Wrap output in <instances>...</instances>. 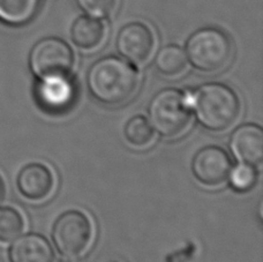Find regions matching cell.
I'll list each match as a JSON object with an SVG mask.
<instances>
[{
	"instance_id": "cell-1",
	"label": "cell",
	"mask_w": 263,
	"mask_h": 262,
	"mask_svg": "<svg viewBox=\"0 0 263 262\" xmlns=\"http://www.w3.org/2000/svg\"><path fill=\"white\" fill-rule=\"evenodd\" d=\"M139 83V73L133 65L115 55L98 59L87 76L89 91L95 100L107 106L129 102L138 91Z\"/></svg>"
},
{
	"instance_id": "cell-2",
	"label": "cell",
	"mask_w": 263,
	"mask_h": 262,
	"mask_svg": "<svg viewBox=\"0 0 263 262\" xmlns=\"http://www.w3.org/2000/svg\"><path fill=\"white\" fill-rule=\"evenodd\" d=\"M200 124L213 132H225L236 124L241 112L239 97L222 83H206L190 98Z\"/></svg>"
},
{
	"instance_id": "cell-3",
	"label": "cell",
	"mask_w": 263,
	"mask_h": 262,
	"mask_svg": "<svg viewBox=\"0 0 263 262\" xmlns=\"http://www.w3.org/2000/svg\"><path fill=\"white\" fill-rule=\"evenodd\" d=\"M185 53L196 69L205 73H217L227 68L231 62L233 45L223 30L206 27L190 37Z\"/></svg>"
},
{
	"instance_id": "cell-4",
	"label": "cell",
	"mask_w": 263,
	"mask_h": 262,
	"mask_svg": "<svg viewBox=\"0 0 263 262\" xmlns=\"http://www.w3.org/2000/svg\"><path fill=\"white\" fill-rule=\"evenodd\" d=\"M191 102L177 89H164L157 92L148 107L150 123L161 137H180L191 123Z\"/></svg>"
},
{
	"instance_id": "cell-5",
	"label": "cell",
	"mask_w": 263,
	"mask_h": 262,
	"mask_svg": "<svg viewBox=\"0 0 263 262\" xmlns=\"http://www.w3.org/2000/svg\"><path fill=\"white\" fill-rule=\"evenodd\" d=\"M92 239L93 228L90 219L79 210H68L60 215L53 226V244L66 259L81 258L90 249Z\"/></svg>"
},
{
	"instance_id": "cell-6",
	"label": "cell",
	"mask_w": 263,
	"mask_h": 262,
	"mask_svg": "<svg viewBox=\"0 0 263 262\" xmlns=\"http://www.w3.org/2000/svg\"><path fill=\"white\" fill-rule=\"evenodd\" d=\"M29 63L31 71L40 79L68 77L74 65V53L65 41L46 37L32 48Z\"/></svg>"
},
{
	"instance_id": "cell-7",
	"label": "cell",
	"mask_w": 263,
	"mask_h": 262,
	"mask_svg": "<svg viewBox=\"0 0 263 262\" xmlns=\"http://www.w3.org/2000/svg\"><path fill=\"white\" fill-rule=\"evenodd\" d=\"M77 86L70 77L40 79L35 97L42 110L50 115H62L70 110L77 101Z\"/></svg>"
},
{
	"instance_id": "cell-8",
	"label": "cell",
	"mask_w": 263,
	"mask_h": 262,
	"mask_svg": "<svg viewBox=\"0 0 263 262\" xmlns=\"http://www.w3.org/2000/svg\"><path fill=\"white\" fill-rule=\"evenodd\" d=\"M116 45L126 60L136 65L145 64L155 49L154 32L142 22H130L118 32Z\"/></svg>"
},
{
	"instance_id": "cell-9",
	"label": "cell",
	"mask_w": 263,
	"mask_h": 262,
	"mask_svg": "<svg viewBox=\"0 0 263 262\" xmlns=\"http://www.w3.org/2000/svg\"><path fill=\"white\" fill-rule=\"evenodd\" d=\"M192 171L203 185L218 186L228 180L232 171V162L223 148L208 146L195 155Z\"/></svg>"
},
{
	"instance_id": "cell-10",
	"label": "cell",
	"mask_w": 263,
	"mask_h": 262,
	"mask_svg": "<svg viewBox=\"0 0 263 262\" xmlns=\"http://www.w3.org/2000/svg\"><path fill=\"white\" fill-rule=\"evenodd\" d=\"M17 189L26 199L44 201L54 190V176L48 166L42 163H30L22 167L16 179Z\"/></svg>"
},
{
	"instance_id": "cell-11",
	"label": "cell",
	"mask_w": 263,
	"mask_h": 262,
	"mask_svg": "<svg viewBox=\"0 0 263 262\" xmlns=\"http://www.w3.org/2000/svg\"><path fill=\"white\" fill-rule=\"evenodd\" d=\"M230 149L237 160L250 165H259L263 160V132L260 126L247 124L234 130Z\"/></svg>"
},
{
	"instance_id": "cell-12",
	"label": "cell",
	"mask_w": 263,
	"mask_h": 262,
	"mask_svg": "<svg viewBox=\"0 0 263 262\" xmlns=\"http://www.w3.org/2000/svg\"><path fill=\"white\" fill-rule=\"evenodd\" d=\"M11 262H53V251L43 236L29 233L14 240L8 252Z\"/></svg>"
},
{
	"instance_id": "cell-13",
	"label": "cell",
	"mask_w": 263,
	"mask_h": 262,
	"mask_svg": "<svg viewBox=\"0 0 263 262\" xmlns=\"http://www.w3.org/2000/svg\"><path fill=\"white\" fill-rule=\"evenodd\" d=\"M106 28L100 18L82 15L74 21L70 28V39L79 49L93 51L104 43Z\"/></svg>"
},
{
	"instance_id": "cell-14",
	"label": "cell",
	"mask_w": 263,
	"mask_h": 262,
	"mask_svg": "<svg viewBox=\"0 0 263 262\" xmlns=\"http://www.w3.org/2000/svg\"><path fill=\"white\" fill-rule=\"evenodd\" d=\"M42 0H0V21L8 26H23L36 16Z\"/></svg>"
},
{
	"instance_id": "cell-15",
	"label": "cell",
	"mask_w": 263,
	"mask_h": 262,
	"mask_svg": "<svg viewBox=\"0 0 263 262\" xmlns=\"http://www.w3.org/2000/svg\"><path fill=\"white\" fill-rule=\"evenodd\" d=\"M154 66L164 77L173 78L180 76L187 66L185 51L175 44L163 46L155 57Z\"/></svg>"
},
{
	"instance_id": "cell-16",
	"label": "cell",
	"mask_w": 263,
	"mask_h": 262,
	"mask_svg": "<svg viewBox=\"0 0 263 262\" xmlns=\"http://www.w3.org/2000/svg\"><path fill=\"white\" fill-rule=\"evenodd\" d=\"M125 139L135 148H147L153 143L155 133L153 126L142 116L130 118L124 129Z\"/></svg>"
},
{
	"instance_id": "cell-17",
	"label": "cell",
	"mask_w": 263,
	"mask_h": 262,
	"mask_svg": "<svg viewBox=\"0 0 263 262\" xmlns=\"http://www.w3.org/2000/svg\"><path fill=\"white\" fill-rule=\"evenodd\" d=\"M25 221L18 210L12 207H0V241L7 242L20 236Z\"/></svg>"
},
{
	"instance_id": "cell-18",
	"label": "cell",
	"mask_w": 263,
	"mask_h": 262,
	"mask_svg": "<svg viewBox=\"0 0 263 262\" xmlns=\"http://www.w3.org/2000/svg\"><path fill=\"white\" fill-rule=\"evenodd\" d=\"M230 184L237 192H247L255 186L257 180V172L254 166L250 164L237 165L230 174Z\"/></svg>"
},
{
	"instance_id": "cell-19",
	"label": "cell",
	"mask_w": 263,
	"mask_h": 262,
	"mask_svg": "<svg viewBox=\"0 0 263 262\" xmlns=\"http://www.w3.org/2000/svg\"><path fill=\"white\" fill-rule=\"evenodd\" d=\"M78 6L89 16L106 18L115 13L118 0H75Z\"/></svg>"
},
{
	"instance_id": "cell-20",
	"label": "cell",
	"mask_w": 263,
	"mask_h": 262,
	"mask_svg": "<svg viewBox=\"0 0 263 262\" xmlns=\"http://www.w3.org/2000/svg\"><path fill=\"white\" fill-rule=\"evenodd\" d=\"M3 193H4V187H3V181L0 179V200L3 198Z\"/></svg>"
},
{
	"instance_id": "cell-21",
	"label": "cell",
	"mask_w": 263,
	"mask_h": 262,
	"mask_svg": "<svg viewBox=\"0 0 263 262\" xmlns=\"http://www.w3.org/2000/svg\"><path fill=\"white\" fill-rule=\"evenodd\" d=\"M112 262H118V261H112Z\"/></svg>"
}]
</instances>
